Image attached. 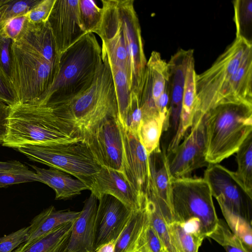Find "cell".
<instances>
[{"instance_id":"cell-24","label":"cell","mask_w":252,"mask_h":252,"mask_svg":"<svg viewBox=\"0 0 252 252\" xmlns=\"http://www.w3.org/2000/svg\"><path fill=\"white\" fill-rule=\"evenodd\" d=\"M31 166L35 170L39 182L55 191L57 200L68 199L81 194L84 190L90 189L89 187L81 181L73 179L67 173L58 169Z\"/></svg>"},{"instance_id":"cell-1","label":"cell","mask_w":252,"mask_h":252,"mask_svg":"<svg viewBox=\"0 0 252 252\" xmlns=\"http://www.w3.org/2000/svg\"><path fill=\"white\" fill-rule=\"evenodd\" d=\"M101 58L102 64L87 90L70 99L48 106L83 138L105 120L118 118L113 77L106 60Z\"/></svg>"},{"instance_id":"cell-2","label":"cell","mask_w":252,"mask_h":252,"mask_svg":"<svg viewBox=\"0 0 252 252\" xmlns=\"http://www.w3.org/2000/svg\"><path fill=\"white\" fill-rule=\"evenodd\" d=\"M83 140L50 107L18 103L11 107L7 133L2 145L17 149L25 145Z\"/></svg>"},{"instance_id":"cell-15","label":"cell","mask_w":252,"mask_h":252,"mask_svg":"<svg viewBox=\"0 0 252 252\" xmlns=\"http://www.w3.org/2000/svg\"><path fill=\"white\" fill-rule=\"evenodd\" d=\"M149 177L146 194L168 224L173 221L171 181L166 151L160 147L148 156Z\"/></svg>"},{"instance_id":"cell-32","label":"cell","mask_w":252,"mask_h":252,"mask_svg":"<svg viewBox=\"0 0 252 252\" xmlns=\"http://www.w3.org/2000/svg\"><path fill=\"white\" fill-rule=\"evenodd\" d=\"M108 64L113 77L117 97L118 119L122 121L125 116L130 103V92L127 76L126 73L122 69L109 63Z\"/></svg>"},{"instance_id":"cell-18","label":"cell","mask_w":252,"mask_h":252,"mask_svg":"<svg viewBox=\"0 0 252 252\" xmlns=\"http://www.w3.org/2000/svg\"><path fill=\"white\" fill-rule=\"evenodd\" d=\"M123 148L122 172L134 188L146 194L149 177L148 156L137 134L119 120Z\"/></svg>"},{"instance_id":"cell-30","label":"cell","mask_w":252,"mask_h":252,"mask_svg":"<svg viewBox=\"0 0 252 252\" xmlns=\"http://www.w3.org/2000/svg\"><path fill=\"white\" fill-rule=\"evenodd\" d=\"M163 125L159 117L142 119L137 134L148 156L159 147Z\"/></svg>"},{"instance_id":"cell-46","label":"cell","mask_w":252,"mask_h":252,"mask_svg":"<svg viewBox=\"0 0 252 252\" xmlns=\"http://www.w3.org/2000/svg\"><path fill=\"white\" fill-rule=\"evenodd\" d=\"M11 107L0 100V144L5 138L8 127Z\"/></svg>"},{"instance_id":"cell-13","label":"cell","mask_w":252,"mask_h":252,"mask_svg":"<svg viewBox=\"0 0 252 252\" xmlns=\"http://www.w3.org/2000/svg\"><path fill=\"white\" fill-rule=\"evenodd\" d=\"M169 88L168 63L159 53L153 51L147 62L142 83L137 93L142 119L160 117L157 108L161 94Z\"/></svg>"},{"instance_id":"cell-11","label":"cell","mask_w":252,"mask_h":252,"mask_svg":"<svg viewBox=\"0 0 252 252\" xmlns=\"http://www.w3.org/2000/svg\"><path fill=\"white\" fill-rule=\"evenodd\" d=\"M203 116L194 115L189 134L173 152L166 155L172 179L189 177L193 171L209 165L205 157Z\"/></svg>"},{"instance_id":"cell-10","label":"cell","mask_w":252,"mask_h":252,"mask_svg":"<svg viewBox=\"0 0 252 252\" xmlns=\"http://www.w3.org/2000/svg\"><path fill=\"white\" fill-rule=\"evenodd\" d=\"M203 178L220 208L252 223V198L238 181L234 172L219 163L209 164Z\"/></svg>"},{"instance_id":"cell-6","label":"cell","mask_w":252,"mask_h":252,"mask_svg":"<svg viewBox=\"0 0 252 252\" xmlns=\"http://www.w3.org/2000/svg\"><path fill=\"white\" fill-rule=\"evenodd\" d=\"M11 82L19 103L41 105L54 82L59 63L49 62L30 46L12 41Z\"/></svg>"},{"instance_id":"cell-19","label":"cell","mask_w":252,"mask_h":252,"mask_svg":"<svg viewBox=\"0 0 252 252\" xmlns=\"http://www.w3.org/2000/svg\"><path fill=\"white\" fill-rule=\"evenodd\" d=\"M193 50L180 49L172 56L168 63L169 72V114L166 145L174 139L180 124L182 98L188 62Z\"/></svg>"},{"instance_id":"cell-3","label":"cell","mask_w":252,"mask_h":252,"mask_svg":"<svg viewBox=\"0 0 252 252\" xmlns=\"http://www.w3.org/2000/svg\"><path fill=\"white\" fill-rule=\"evenodd\" d=\"M102 63L101 48L94 34L86 33L61 54L58 75L41 105L50 106L85 91Z\"/></svg>"},{"instance_id":"cell-9","label":"cell","mask_w":252,"mask_h":252,"mask_svg":"<svg viewBox=\"0 0 252 252\" xmlns=\"http://www.w3.org/2000/svg\"><path fill=\"white\" fill-rule=\"evenodd\" d=\"M126 50L130 93H137L147 64L139 19L133 0H115Z\"/></svg>"},{"instance_id":"cell-12","label":"cell","mask_w":252,"mask_h":252,"mask_svg":"<svg viewBox=\"0 0 252 252\" xmlns=\"http://www.w3.org/2000/svg\"><path fill=\"white\" fill-rule=\"evenodd\" d=\"M83 141L101 167L122 172L123 141L118 118L101 122L83 136Z\"/></svg>"},{"instance_id":"cell-41","label":"cell","mask_w":252,"mask_h":252,"mask_svg":"<svg viewBox=\"0 0 252 252\" xmlns=\"http://www.w3.org/2000/svg\"><path fill=\"white\" fill-rule=\"evenodd\" d=\"M30 226L0 237V252H11L28 239Z\"/></svg>"},{"instance_id":"cell-44","label":"cell","mask_w":252,"mask_h":252,"mask_svg":"<svg viewBox=\"0 0 252 252\" xmlns=\"http://www.w3.org/2000/svg\"><path fill=\"white\" fill-rule=\"evenodd\" d=\"M27 19V14L16 16L4 21L3 30L5 35L12 41L17 40Z\"/></svg>"},{"instance_id":"cell-17","label":"cell","mask_w":252,"mask_h":252,"mask_svg":"<svg viewBox=\"0 0 252 252\" xmlns=\"http://www.w3.org/2000/svg\"><path fill=\"white\" fill-rule=\"evenodd\" d=\"M98 200L94 252L106 244L116 242L132 213L122 202L110 195L105 194Z\"/></svg>"},{"instance_id":"cell-14","label":"cell","mask_w":252,"mask_h":252,"mask_svg":"<svg viewBox=\"0 0 252 252\" xmlns=\"http://www.w3.org/2000/svg\"><path fill=\"white\" fill-rule=\"evenodd\" d=\"M47 21L60 56L87 33L80 20L79 0H56Z\"/></svg>"},{"instance_id":"cell-43","label":"cell","mask_w":252,"mask_h":252,"mask_svg":"<svg viewBox=\"0 0 252 252\" xmlns=\"http://www.w3.org/2000/svg\"><path fill=\"white\" fill-rule=\"evenodd\" d=\"M40 0H10L6 11L4 21L27 14Z\"/></svg>"},{"instance_id":"cell-38","label":"cell","mask_w":252,"mask_h":252,"mask_svg":"<svg viewBox=\"0 0 252 252\" xmlns=\"http://www.w3.org/2000/svg\"><path fill=\"white\" fill-rule=\"evenodd\" d=\"M142 114L136 93H130V103L124 119L120 122L127 128L137 134Z\"/></svg>"},{"instance_id":"cell-26","label":"cell","mask_w":252,"mask_h":252,"mask_svg":"<svg viewBox=\"0 0 252 252\" xmlns=\"http://www.w3.org/2000/svg\"><path fill=\"white\" fill-rule=\"evenodd\" d=\"M147 202L142 208L132 211L129 221L116 242L114 252H135L139 238L150 222Z\"/></svg>"},{"instance_id":"cell-31","label":"cell","mask_w":252,"mask_h":252,"mask_svg":"<svg viewBox=\"0 0 252 252\" xmlns=\"http://www.w3.org/2000/svg\"><path fill=\"white\" fill-rule=\"evenodd\" d=\"M233 3L236 37H243L252 42V0H236Z\"/></svg>"},{"instance_id":"cell-47","label":"cell","mask_w":252,"mask_h":252,"mask_svg":"<svg viewBox=\"0 0 252 252\" xmlns=\"http://www.w3.org/2000/svg\"><path fill=\"white\" fill-rule=\"evenodd\" d=\"M28 169L27 166L17 160L0 161V172Z\"/></svg>"},{"instance_id":"cell-8","label":"cell","mask_w":252,"mask_h":252,"mask_svg":"<svg viewBox=\"0 0 252 252\" xmlns=\"http://www.w3.org/2000/svg\"><path fill=\"white\" fill-rule=\"evenodd\" d=\"M252 42L243 37H236L210 68L200 74L195 73V114L204 115L216 104L223 88L240 66Z\"/></svg>"},{"instance_id":"cell-37","label":"cell","mask_w":252,"mask_h":252,"mask_svg":"<svg viewBox=\"0 0 252 252\" xmlns=\"http://www.w3.org/2000/svg\"><path fill=\"white\" fill-rule=\"evenodd\" d=\"M163 250L161 242L150 221L139 238L135 252H162Z\"/></svg>"},{"instance_id":"cell-5","label":"cell","mask_w":252,"mask_h":252,"mask_svg":"<svg viewBox=\"0 0 252 252\" xmlns=\"http://www.w3.org/2000/svg\"><path fill=\"white\" fill-rule=\"evenodd\" d=\"M210 187L203 178L186 177L171 181L173 221L204 238L215 229L219 218Z\"/></svg>"},{"instance_id":"cell-29","label":"cell","mask_w":252,"mask_h":252,"mask_svg":"<svg viewBox=\"0 0 252 252\" xmlns=\"http://www.w3.org/2000/svg\"><path fill=\"white\" fill-rule=\"evenodd\" d=\"M168 227L177 252H198L203 237L189 231L184 224L178 221H172L168 224Z\"/></svg>"},{"instance_id":"cell-51","label":"cell","mask_w":252,"mask_h":252,"mask_svg":"<svg viewBox=\"0 0 252 252\" xmlns=\"http://www.w3.org/2000/svg\"><path fill=\"white\" fill-rule=\"evenodd\" d=\"M22 246V244L21 245H20L17 249H15L14 251H13L11 252H20V251L21 249Z\"/></svg>"},{"instance_id":"cell-22","label":"cell","mask_w":252,"mask_h":252,"mask_svg":"<svg viewBox=\"0 0 252 252\" xmlns=\"http://www.w3.org/2000/svg\"><path fill=\"white\" fill-rule=\"evenodd\" d=\"M14 41L30 46L49 62L60 63V56L47 21L32 23L27 19L22 31Z\"/></svg>"},{"instance_id":"cell-40","label":"cell","mask_w":252,"mask_h":252,"mask_svg":"<svg viewBox=\"0 0 252 252\" xmlns=\"http://www.w3.org/2000/svg\"><path fill=\"white\" fill-rule=\"evenodd\" d=\"M12 43V40L4 34L2 24L0 26V71L10 82L11 74L10 48Z\"/></svg>"},{"instance_id":"cell-39","label":"cell","mask_w":252,"mask_h":252,"mask_svg":"<svg viewBox=\"0 0 252 252\" xmlns=\"http://www.w3.org/2000/svg\"><path fill=\"white\" fill-rule=\"evenodd\" d=\"M39 182L35 172L28 170L0 172V188L20 183Z\"/></svg>"},{"instance_id":"cell-35","label":"cell","mask_w":252,"mask_h":252,"mask_svg":"<svg viewBox=\"0 0 252 252\" xmlns=\"http://www.w3.org/2000/svg\"><path fill=\"white\" fill-rule=\"evenodd\" d=\"M220 209L230 230L249 249L252 250V223L225 208Z\"/></svg>"},{"instance_id":"cell-7","label":"cell","mask_w":252,"mask_h":252,"mask_svg":"<svg viewBox=\"0 0 252 252\" xmlns=\"http://www.w3.org/2000/svg\"><path fill=\"white\" fill-rule=\"evenodd\" d=\"M17 150L30 160L73 175L89 187L101 167L83 141L25 145Z\"/></svg>"},{"instance_id":"cell-36","label":"cell","mask_w":252,"mask_h":252,"mask_svg":"<svg viewBox=\"0 0 252 252\" xmlns=\"http://www.w3.org/2000/svg\"><path fill=\"white\" fill-rule=\"evenodd\" d=\"M79 14L81 23L88 32H92L99 24L102 8L92 0H79Z\"/></svg>"},{"instance_id":"cell-28","label":"cell","mask_w":252,"mask_h":252,"mask_svg":"<svg viewBox=\"0 0 252 252\" xmlns=\"http://www.w3.org/2000/svg\"><path fill=\"white\" fill-rule=\"evenodd\" d=\"M236 153L238 166L234 172L235 176L246 192L252 198V132Z\"/></svg>"},{"instance_id":"cell-49","label":"cell","mask_w":252,"mask_h":252,"mask_svg":"<svg viewBox=\"0 0 252 252\" xmlns=\"http://www.w3.org/2000/svg\"><path fill=\"white\" fill-rule=\"evenodd\" d=\"M8 3L0 6V26L3 24L4 21L6 11L8 7Z\"/></svg>"},{"instance_id":"cell-27","label":"cell","mask_w":252,"mask_h":252,"mask_svg":"<svg viewBox=\"0 0 252 252\" xmlns=\"http://www.w3.org/2000/svg\"><path fill=\"white\" fill-rule=\"evenodd\" d=\"M74 221L61 224L20 252H67V245Z\"/></svg>"},{"instance_id":"cell-23","label":"cell","mask_w":252,"mask_h":252,"mask_svg":"<svg viewBox=\"0 0 252 252\" xmlns=\"http://www.w3.org/2000/svg\"><path fill=\"white\" fill-rule=\"evenodd\" d=\"M195 73L192 55L189 59L187 68L179 128L174 139L166 149V155L174 151L192 125L196 107Z\"/></svg>"},{"instance_id":"cell-45","label":"cell","mask_w":252,"mask_h":252,"mask_svg":"<svg viewBox=\"0 0 252 252\" xmlns=\"http://www.w3.org/2000/svg\"><path fill=\"white\" fill-rule=\"evenodd\" d=\"M0 100L10 107L19 103L11 82L0 71Z\"/></svg>"},{"instance_id":"cell-50","label":"cell","mask_w":252,"mask_h":252,"mask_svg":"<svg viewBox=\"0 0 252 252\" xmlns=\"http://www.w3.org/2000/svg\"><path fill=\"white\" fill-rule=\"evenodd\" d=\"M10 0H0V6L9 2Z\"/></svg>"},{"instance_id":"cell-25","label":"cell","mask_w":252,"mask_h":252,"mask_svg":"<svg viewBox=\"0 0 252 252\" xmlns=\"http://www.w3.org/2000/svg\"><path fill=\"white\" fill-rule=\"evenodd\" d=\"M81 211L57 210L51 206L36 216L30 223L29 237L22 244L20 251L26 249L39 237L63 223L75 220Z\"/></svg>"},{"instance_id":"cell-53","label":"cell","mask_w":252,"mask_h":252,"mask_svg":"<svg viewBox=\"0 0 252 252\" xmlns=\"http://www.w3.org/2000/svg\"></svg>"},{"instance_id":"cell-42","label":"cell","mask_w":252,"mask_h":252,"mask_svg":"<svg viewBox=\"0 0 252 252\" xmlns=\"http://www.w3.org/2000/svg\"><path fill=\"white\" fill-rule=\"evenodd\" d=\"M56 0H40L27 13L28 21L32 23L47 21Z\"/></svg>"},{"instance_id":"cell-52","label":"cell","mask_w":252,"mask_h":252,"mask_svg":"<svg viewBox=\"0 0 252 252\" xmlns=\"http://www.w3.org/2000/svg\"><path fill=\"white\" fill-rule=\"evenodd\" d=\"M162 252H166L163 250V251H162Z\"/></svg>"},{"instance_id":"cell-34","label":"cell","mask_w":252,"mask_h":252,"mask_svg":"<svg viewBox=\"0 0 252 252\" xmlns=\"http://www.w3.org/2000/svg\"><path fill=\"white\" fill-rule=\"evenodd\" d=\"M147 205L150 212V221L157 233L166 252H177L171 240L168 224L164 220L154 203L147 197Z\"/></svg>"},{"instance_id":"cell-21","label":"cell","mask_w":252,"mask_h":252,"mask_svg":"<svg viewBox=\"0 0 252 252\" xmlns=\"http://www.w3.org/2000/svg\"><path fill=\"white\" fill-rule=\"evenodd\" d=\"M228 103L252 105V47L246 51L238 68L221 90L215 106Z\"/></svg>"},{"instance_id":"cell-33","label":"cell","mask_w":252,"mask_h":252,"mask_svg":"<svg viewBox=\"0 0 252 252\" xmlns=\"http://www.w3.org/2000/svg\"><path fill=\"white\" fill-rule=\"evenodd\" d=\"M222 246L226 252H252L232 232L222 220L219 219L217 225L209 236Z\"/></svg>"},{"instance_id":"cell-48","label":"cell","mask_w":252,"mask_h":252,"mask_svg":"<svg viewBox=\"0 0 252 252\" xmlns=\"http://www.w3.org/2000/svg\"><path fill=\"white\" fill-rule=\"evenodd\" d=\"M115 243L116 242H111L106 244L100 247L95 252H114Z\"/></svg>"},{"instance_id":"cell-20","label":"cell","mask_w":252,"mask_h":252,"mask_svg":"<svg viewBox=\"0 0 252 252\" xmlns=\"http://www.w3.org/2000/svg\"><path fill=\"white\" fill-rule=\"evenodd\" d=\"M97 200L91 193L85 201L79 216L74 221L67 245V252H95Z\"/></svg>"},{"instance_id":"cell-4","label":"cell","mask_w":252,"mask_h":252,"mask_svg":"<svg viewBox=\"0 0 252 252\" xmlns=\"http://www.w3.org/2000/svg\"><path fill=\"white\" fill-rule=\"evenodd\" d=\"M203 122L206 160L219 163L235 153L252 132V105L219 104L204 115Z\"/></svg>"},{"instance_id":"cell-16","label":"cell","mask_w":252,"mask_h":252,"mask_svg":"<svg viewBox=\"0 0 252 252\" xmlns=\"http://www.w3.org/2000/svg\"><path fill=\"white\" fill-rule=\"evenodd\" d=\"M91 193L98 200L105 194L114 196L131 211L144 207L147 196L138 191L123 172L101 167L92 178L89 186Z\"/></svg>"}]
</instances>
